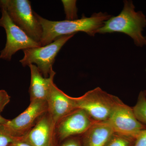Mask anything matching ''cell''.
I'll use <instances>...</instances> for the list:
<instances>
[{"instance_id": "cell-1", "label": "cell", "mask_w": 146, "mask_h": 146, "mask_svg": "<svg viewBox=\"0 0 146 146\" xmlns=\"http://www.w3.org/2000/svg\"><path fill=\"white\" fill-rule=\"evenodd\" d=\"M35 15L42 29L40 44L44 46L52 43L60 36L75 35L78 32L94 36L105 22L112 16L106 12L93 13L90 17L84 15L80 19L62 21H50L42 18L35 12Z\"/></svg>"}, {"instance_id": "cell-2", "label": "cell", "mask_w": 146, "mask_h": 146, "mask_svg": "<svg viewBox=\"0 0 146 146\" xmlns=\"http://www.w3.org/2000/svg\"><path fill=\"white\" fill-rule=\"evenodd\" d=\"M123 7L117 16L106 21L98 33H122L130 36L137 46L146 45V37L143 34L146 26V17L142 11H136L132 1H123Z\"/></svg>"}, {"instance_id": "cell-3", "label": "cell", "mask_w": 146, "mask_h": 146, "mask_svg": "<svg viewBox=\"0 0 146 146\" xmlns=\"http://www.w3.org/2000/svg\"><path fill=\"white\" fill-rule=\"evenodd\" d=\"M0 7L4 8L13 23L30 37L40 43L42 29L28 0H0Z\"/></svg>"}, {"instance_id": "cell-4", "label": "cell", "mask_w": 146, "mask_h": 146, "mask_svg": "<svg viewBox=\"0 0 146 146\" xmlns=\"http://www.w3.org/2000/svg\"><path fill=\"white\" fill-rule=\"evenodd\" d=\"M75 100L78 109L83 110L96 121H104L108 119L120 100L98 87Z\"/></svg>"}, {"instance_id": "cell-5", "label": "cell", "mask_w": 146, "mask_h": 146, "mask_svg": "<svg viewBox=\"0 0 146 146\" xmlns=\"http://www.w3.org/2000/svg\"><path fill=\"white\" fill-rule=\"evenodd\" d=\"M74 35L60 36L49 44L24 50V56L20 60L23 67L35 63L45 78L49 77L56 55L68 40Z\"/></svg>"}, {"instance_id": "cell-6", "label": "cell", "mask_w": 146, "mask_h": 146, "mask_svg": "<svg viewBox=\"0 0 146 146\" xmlns=\"http://www.w3.org/2000/svg\"><path fill=\"white\" fill-rule=\"evenodd\" d=\"M1 8L0 27L5 30L7 40L4 48L1 51L0 59L10 61L12 56L20 50L41 46L40 43L32 39L13 23L4 8Z\"/></svg>"}, {"instance_id": "cell-7", "label": "cell", "mask_w": 146, "mask_h": 146, "mask_svg": "<svg viewBox=\"0 0 146 146\" xmlns=\"http://www.w3.org/2000/svg\"><path fill=\"white\" fill-rule=\"evenodd\" d=\"M114 133L135 141L146 126L136 119L133 108L125 104L121 100L107 120Z\"/></svg>"}, {"instance_id": "cell-8", "label": "cell", "mask_w": 146, "mask_h": 146, "mask_svg": "<svg viewBox=\"0 0 146 146\" xmlns=\"http://www.w3.org/2000/svg\"><path fill=\"white\" fill-rule=\"evenodd\" d=\"M48 112L46 101H31L24 112L12 120H9L5 127L12 136L21 138L30 130L39 118Z\"/></svg>"}, {"instance_id": "cell-9", "label": "cell", "mask_w": 146, "mask_h": 146, "mask_svg": "<svg viewBox=\"0 0 146 146\" xmlns=\"http://www.w3.org/2000/svg\"><path fill=\"white\" fill-rule=\"evenodd\" d=\"M48 112L56 126L58 122L77 109L75 98L70 96L52 82L47 96Z\"/></svg>"}, {"instance_id": "cell-10", "label": "cell", "mask_w": 146, "mask_h": 146, "mask_svg": "<svg viewBox=\"0 0 146 146\" xmlns=\"http://www.w3.org/2000/svg\"><path fill=\"white\" fill-rule=\"evenodd\" d=\"M96 121L85 111L77 109L60 120L56 125V133L61 140L70 136L84 134Z\"/></svg>"}, {"instance_id": "cell-11", "label": "cell", "mask_w": 146, "mask_h": 146, "mask_svg": "<svg viewBox=\"0 0 146 146\" xmlns=\"http://www.w3.org/2000/svg\"><path fill=\"white\" fill-rule=\"evenodd\" d=\"M55 128V125L47 112L21 138L31 146H54Z\"/></svg>"}, {"instance_id": "cell-12", "label": "cell", "mask_w": 146, "mask_h": 146, "mask_svg": "<svg viewBox=\"0 0 146 146\" xmlns=\"http://www.w3.org/2000/svg\"><path fill=\"white\" fill-rule=\"evenodd\" d=\"M29 66L31 74V81L29 90L31 101H46L50 86L54 81L55 72L52 70L49 77L45 78L36 65L31 64Z\"/></svg>"}, {"instance_id": "cell-13", "label": "cell", "mask_w": 146, "mask_h": 146, "mask_svg": "<svg viewBox=\"0 0 146 146\" xmlns=\"http://www.w3.org/2000/svg\"><path fill=\"white\" fill-rule=\"evenodd\" d=\"M84 134L85 146H106L114 132L106 121L95 122Z\"/></svg>"}, {"instance_id": "cell-14", "label": "cell", "mask_w": 146, "mask_h": 146, "mask_svg": "<svg viewBox=\"0 0 146 146\" xmlns=\"http://www.w3.org/2000/svg\"><path fill=\"white\" fill-rule=\"evenodd\" d=\"M133 108L136 119L146 126V91H141L137 103Z\"/></svg>"}, {"instance_id": "cell-15", "label": "cell", "mask_w": 146, "mask_h": 146, "mask_svg": "<svg viewBox=\"0 0 146 146\" xmlns=\"http://www.w3.org/2000/svg\"><path fill=\"white\" fill-rule=\"evenodd\" d=\"M66 15V20L78 19V9L76 7V1H62Z\"/></svg>"}, {"instance_id": "cell-16", "label": "cell", "mask_w": 146, "mask_h": 146, "mask_svg": "<svg viewBox=\"0 0 146 146\" xmlns=\"http://www.w3.org/2000/svg\"><path fill=\"white\" fill-rule=\"evenodd\" d=\"M19 138L12 136L6 129L4 125H0V146H10Z\"/></svg>"}, {"instance_id": "cell-17", "label": "cell", "mask_w": 146, "mask_h": 146, "mask_svg": "<svg viewBox=\"0 0 146 146\" xmlns=\"http://www.w3.org/2000/svg\"><path fill=\"white\" fill-rule=\"evenodd\" d=\"M132 141H135L130 138L114 133L106 146H130Z\"/></svg>"}, {"instance_id": "cell-18", "label": "cell", "mask_w": 146, "mask_h": 146, "mask_svg": "<svg viewBox=\"0 0 146 146\" xmlns=\"http://www.w3.org/2000/svg\"><path fill=\"white\" fill-rule=\"evenodd\" d=\"M10 101V97L4 90H0V113Z\"/></svg>"}, {"instance_id": "cell-19", "label": "cell", "mask_w": 146, "mask_h": 146, "mask_svg": "<svg viewBox=\"0 0 146 146\" xmlns=\"http://www.w3.org/2000/svg\"><path fill=\"white\" fill-rule=\"evenodd\" d=\"M133 146H146V128L139 133Z\"/></svg>"}, {"instance_id": "cell-20", "label": "cell", "mask_w": 146, "mask_h": 146, "mask_svg": "<svg viewBox=\"0 0 146 146\" xmlns=\"http://www.w3.org/2000/svg\"><path fill=\"white\" fill-rule=\"evenodd\" d=\"M61 146H80L79 143L75 139H71L66 141Z\"/></svg>"}, {"instance_id": "cell-21", "label": "cell", "mask_w": 146, "mask_h": 146, "mask_svg": "<svg viewBox=\"0 0 146 146\" xmlns=\"http://www.w3.org/2000/svg\"><path fill=\"white\" fill-rule=\"evenodd\" d=\"M10 146H31L29 145L27 143L23 141L22 138H20L16 141L14 142L13 144H11Z\"/></svg>"}, {"instance_id": "cell-22", "label": "cell", "mask_w": 146, "mask_h": 146, "mask_svg": "<svg viewBox=\"0 0 146 146\" xmlns=\"http://www.w3.org/2000/svg\"><path fill=\"white\" fill-rule=\"evenodd\" d=\"M9 121L8 119H7L0 115V125H5Z\"/></svg>"}, {"instance_id": "cell-23", "label": "cell", "mask_w": 146, "mask_h": 146, "mask_svg": "<svg viewBox=\"0 0 146 146\" xmlns=\"http://www.w3.org/2000/svg\"></svg>"}]
</instances>
